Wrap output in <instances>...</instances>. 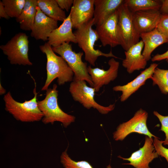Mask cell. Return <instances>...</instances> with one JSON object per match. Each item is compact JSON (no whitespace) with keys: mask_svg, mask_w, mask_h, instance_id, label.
<instances>
[{"mask_svg":"<svg viewBox=\"0 0 168 168\" xmlns=\"http://www.w3.org/2000/svg\"><path fill=\"white\" fill-rule=\"evenodd\" d=\"M40 51L47 58V78L41 91H46L50 84L55 79L59 85L72 82L74 73L65 60L61 56L57 55L52 47L48 43L39 46Z\"/></svg>","mask_w":168,"mask_h":168,"instance_id":"obj_1","label":"cell"},{"mask_svg":"<svg viewBox=\"0 0 168 168\" xmlns=\"http://www.w3.org/2000/svg\"><path fill=\"white\" fill-rule=\"evenodd\" d=\"M94 25L93 18L73 32L77 44L84 53L85 60L91 65L95 66L96 60L100 56L118 58L113 54L111 50L108 53H105L95 49V43L99 39V38L96 30L92 28Z\"/></svg>","mask_w":168,"mask_h":168,"instance_id":"obj_2","label":"cell"},{"mask_svg":"<svg viewBox=\"0 0 168 168\" xmlns=\"http://www.w3.org/2000/svg\"><path fill=\"white\" fill-rule=\"evenodd\" d=\"M33 90L34 97L29 100L21 103L15 100L10 92L4 96L5 109L17 120L22 122L38 121L42 119L44 114L39 108L37 101L36 84Z\"/></svg>","mask_w":168,"mask_h":168,"instance_id":"obj_3","label":"cell"},{"mask_svg":"<svg viewBox=\"0 0 168 168\" xmlns=\"http://www.w3.org/2000/svg\"><path fill=\"white\" fill-rule=\"evenodd\" d=\"M57 86L54 84L52 88L46 90V96L43 100L38 101L39 108L44 114L42 120L45 124H53L59 122L66 128L75 119L74 116L65 113L60 108L58 102V91Z\"/></svg>","mask_w":168,"mask_h":168,"instance_id":"obj_4","label":"cell"},{"mask_svg":"<svg viewBox=\"0 0 168 168\" xmlns=\"http://www.w3.org/2000/svg\"><path fill=\"white\" fill-rule=\"evenodd\" d=\"M54 52L59 54L66 61L74 73L73 79L85 80L91 87H93V83L88 73L86 63L82 60V52L76 53L73 50L72 44L65 42L56 47H52Z\"/></svg>","mask_w":168,"mask_h":168,"instance_id":"obj_5","label":"cell"},{"mask_svg":"<svg viewBox=\"0 0 168 168\" xmlns=\"http://www.w3.org/2000/svg\"><path fill=\"white\" fill-rule=\"evenodd\" d=\"M3 53L12 64L30 66L28 57V36L23 32L16 34L5 44L0 46Z\"/></svg>","mask_w":168,"mask_h":168,"instance_id":"obj_6","label":"cell"},{"mask_svg":"<svg viewBox=\"0 0 168 168\" xmlns=\"http://www.w3.org/2000/svg\"><path fill=\"white\" fill-rule=\"evenodd\" d=\"M117 10L120 45L126 51L139 41L140 34L135 26L132 13L124 2Z\"/></svg>","mask_w":168,"mask_h":168,"instance_id":"obj_7","label":"cell"},{"mask_svg":"<svg viewBox=\"0 0 168 168\" xmlns=\"http://www.w3.org/2000/svg\"><path fill=\"white\" fill-rule=\"evenodd\" d=\"M69 91L75 101L88 109L93 108L101 114H106L114 108V104L104 106L97 103L94 99L95 89L87 86L85 80L73 79L70 85Z\"/></svg>","mask_w":168,"mask_h":168,"instance_id":"obj_8","label":"cell"},{"mask_svg":"<svg viewBox=\"0 0 168 168\" xmlns=\"http://www.w3.org/2000/svg\"><path fill=\"white\" fill-rule=\"evenodd\" d=\"M148 116V113L145 110L141 108L138 110L132 118L117 127L116 131L113 133L114 140L122 141L133 133L144 135L150 138L156 137L150 132L147 127Z\"/></svg>","mask_w":168,"mask_h":168,"instance_id":"obj_9","label":"cell"},{"mask_svg":"<svg viewBox=\"0 0 168 168\" xmlns=\"http://www.w3.org/2000/svg\"><path fill=\"white\" fill-rule=\"evenodd\" d=\"M158 156L155 150L152 138L146 136L143 146L133 152L130 157L125 158L120 156L118 157L130 162L124 164L130 165L135 168H150V163Z\"/></svg>","mask_w":168,"mask_h":168,"instance_id":"obj_10","label":"cell"},{"mask_svg":"<svg viewBox=\"0 0 168 168\" xmlns=\"http://www.w3.org/2000/svg\"><path fill=\"white\" fill-rule=\"evenodd\" d=\"M117 10L101 25L96 26L95 30L103 46L109 45L114 47L120 45L118 25Z\"/></svg>","mask_w":168,"mask_h":168,"instance_id":"obj_11","label":"cell"},{"mask_svg":"<svg viewBox=\"0 0 168 168\" xmlns=\"http://www.w3.org/2000/svg\"><path fill=\"white\" fill-rule=\"evenodd\" d=\"M109 69L105 70L98 68H92L88 66V72L93 83V87L96 91H99L103 86L107 85L114 80L118 76L119 63L114 58L110 59L108 63Z\"/></svg>","mask_w":168,"mask_h":168,"instance_id":"obj_12","label":"cell"},{"mask_svg":"<svg viewBox=\"0 0 168 168\" xmlns=\"http://www.w3.org/2000/svg\"><path fill=\"white\" fill-rule=\"evenodd\" d=\"M94 0H74L70 12L73 28L77 29L93 18Z\"/></svg>","mask_w":168,"mask_h":168,"instance_id":"obj_13","label":"cell"},{"mask_svg":"<svg viewBox=\"0 0 168 168\" xmlns=\"http://www.w3.org/2000/svg\"><path fill=\"white\" fill-rule=\"evenodd\" d=\"M58 27L57 21L47 16L37 7L34 22L31 30L32 37L36 40L47 41L50 33Z\"/></svg>","mask_w":168,"mask_h":168,"instance_id":"obj_14","label":"cell"},{"mask_svg":"<svg viewBox=\"0 0 168 168\" xmlns=\"http://www.w3.org/2000/svg\"><path fill=\"white\" fill-rule=\"evenodd\" d=\"M158 65L156 63L151 64L149 67L141 72L139 75L131 82L124 85L114 87L113 89L114 91L122 92V94L120 97L121 101L124 102L126 100L144 85L147 80L151 79Z\"/></svg>","mask_w":168,"mask_h":168,"instance_id":"obj_15","label":"cell"},{"mask_svg":"<svg viewBox=\"0 0 168 168\" xmlns=\"http://www.w3.org/2000/svg\"><path fill=\"white\" fill-rule=\"evenodd\" d=\"M132 15L135 27L140 34L156 28L161 14L159 10H149L137 12L133 13Z\"/></svg>","mask_w":168,"mask_h":168,"instance_id":"obj_16","label":"cell"},{"mask_svg":"<svg viewBox=\"0 0 168 168\" xmlns=\"http://www.w3.org/2000/svg\"><path fill=\"white\" fill-rule=\"evenodd\" d=\"M143 47V43L141 40L125 51V58L122 61V65L129 74L145 68L147 61L142 54Z\"/></svg>","mask_w":168,"mask_h":168,"instance_id":"obj_17","label":"cell"},{"mask_svg":"<svg viewBox=\"0 0 168 168\" xmlns=\"http://www.w3.org/2000/svg\"><path fill=\"white\" fill-rule=\"evenodd\" d=\"M72 28L69 13L62 24L50 33L47 43L54 47L58 46L65 42L77 44L75 36L72 32Z\"/></svg>","mask_w":168,"mask_h":168,"instance_id":"obj_18","label":"cell"},{"mask_svg":"<svg viewBox=\"0 0 168 168\" xmlns=\"http://www.w3.org/2000/svg\"><path fill=\"white\" fill-rule=\"evenodd\" d=\"M123 0H94L93 16L96 26L103 23L124 2Z\"/></svg>","mask_w":168,"mask_h":168,"instance_id":"obj_19","label":"cell"},{"mask_svg":"<svg viewBox=\"0 0 168 168\" xmlns=\"http://www.w3.org/2000/svg\"><path fill=\"white\" fill-rule=\"evenodd\" d=\"M140 37L144 44L142 54L147 61L151 59V54L156 48L168 43L166 37L156 28L150 32L140 34Z\"/></svg>","mask_w":168,"mask_h":168,"instance_id":"obj_20","label":"cell"},{"mask_svg":"<svg viewBox=\"0 0 168 168\" xmlns=\"http://www.w3.org/2000/svg\"><path fill=\"white\" fill-rule=\"evenodd\" d=\"M37 0H26L24 6L20 15L16 19L20 24L21 29L31 31L33 27L37 7Z\"/></svg>","mask_w":168,"mask_h":168,"instance_id":"obj_21","label":"cell"},{"mask_svg":"<svg viewBox=\"0 0 168 168\" xmlns=\"http://www.w3.org/2000/svg\"><path fill=\"white\" fill-rule=\"evenodd\" d=\"M37 6L49 17L63 22L67 17L65 12L59 6L56 0H37Z\"/></svg>","mask_w":168,"mask_h":168,"instance_id":"obj_22","label":"cell"},{"mask_svg":"<svg viewBox=\"0 0 168 168\" xmlns=\"http://www.w3.org/2000/svg\"><path fill=\"white\" fill-rule=\"evenodd\" d=\"M124 3L132 13L149 10H159L161 1L156 0H125Z\"/></svg>","mask_w":168,"mask_h":168,"instance_id":"obj_23","label":"cell"},{"mask_svg":"<svg viewBox=\"0 0 168 168\" xmlns=\"http://www.w3.org/2000/svg\"><path fill=\"white\" fill-rule=\"evenodd\" d=\"M151 79L153 85H157L162 93L168 94V70L156 68Z\"/></svg>","mask_w":168,"mask_h":168,"instance_id":"obj_24","label":"cell"},{"mask_svg":"<svg viewBox=\"0 0 168 168\" xmlns=\"http://www.w3.org/2000/svg\"><path fill=\"white\" fill-rule=\"evenodd\" d=\"M26 0H2V1L8 16L17 18L21 13Z\"/></svg>","mask_w":168,"mask_h":168,"instance_id":"obj_25","label":"cell"},{"mask_svg":"<svg viewBox=\"0 0 168 168\" xmlns=\"http://www.w3.org/2000/svg\"><path fill=\"white\" fill-rule=\"evenodd\" d=\"M60 161L65 168H93L87 161H76L71 159L67 152V149L63 152L60 156ZM107 168H112L110 165Z\"/></svg>","mask_w":168,"mask_h":168,"instance_id":"obj_26","label":"cell"},{"mask_svg":"<svg viewBox=\"0 0 168 168\" xmlns=\"http://www.w3.org/2000/svg\"><path fill=\"white\" fill-rule=\"evenodd\" d=\"M153 113L161 123V126L160 130L163 132L165 134L166 138L163 141V144L168 145V115L163 116L155 111H153Z\"/></svg>","mask_w":168,"mask_h":168,"instance_id":"obj_27","label":"cell"},{"mask_svg":"<svg viewBox=\"0 0 168 168\" xmlns=\"http://www.w3.org/2000/svg\"><path fill=\"white\" fill-rule=\"evenodd\" d=\"M163 141L160 140L157 137L153 139L155 150L159 155L165 158L168 163V149L163 146Z\"/></svg>","mask_w":168,"mask_h":168,"instance_id":"obj_28","label":"cell"},{"mask_svg":"<svg viewBox=\"0 0 168 168\" xmlns=\"http://www.w3.org/2000/svg\"><path fill=\"white\" fill-rule=\"evenodd\" d=\"M156 28L168 41V15L161 14L160 22Z\"/></svg>","mask_w":168,"mask_h":168,"instance_id":"obj_29","label":"cell"},{"mask_svg":"<svg viewBox=\"0 0 168 168\" xmlns=\"http://www.w3.org/2000/svg\"><path fill=\"white\" fill-rule=\"evenodd\" d=\"M59 6L63 10L68 12L71 9L74 0H56Z\"/></svg>","mask_w":168,"mask_h":168,"instance_id":"obj_30","label":"cell"},{"mask_svg":"<svg viewBox=\"0 0 168 168\" xmlns=\"http://www.w3.org/2000/svg\"><path fill=\"white\" fill-rule=\"evenodd\" d=\"M164 59H166L168 63V49L165 53L161 54H157L151 58L152 62L160 61Z\"/></svg>","mask_w":168,"mask_h":168,"instance_id":"obj_31","label":"cell"},{"mask_svg":"<svg viewBox=\"0 0 168 168\" xmlns=\"http://www.w3.org/2000/svg\"><path fill=\"white\" fill-rule=\"evenodd\" d=\"M161 1L160 12L161 14L168 15V0H161Z\"/></svg>","mask_w":168,"mask_h":168,"instance_id":"obj_32","label":"cell"},{"mask_svg":"<svg viewBox=\"0 0 168 168\" xmlns=\"http://www.w3.org/2000/svg\"><path fill=\"white\" fill-rule=\"evenodd\" d=\"M0 17L9 19L10 17L7 15L2 1H0Z\"/></svg>","mask_w":168,"mask_h":168,"instance_id":"obj_33","label":"cell"},{"mask_svg":"<svg viewBox=\"0 0 168 168\" xmlns=\"http://www.w3.org/2000/svg\"><path fill=\"white\" fill-rule=\"evenodd\" d=\"M6 90L3 88V87L1 85V83L0 84V95H2L5 94L6 93Z\"/></svg>","mask_w":168,"mask_h":168,"instance_id":"obj_34","label":"cell"}]
</instances>
